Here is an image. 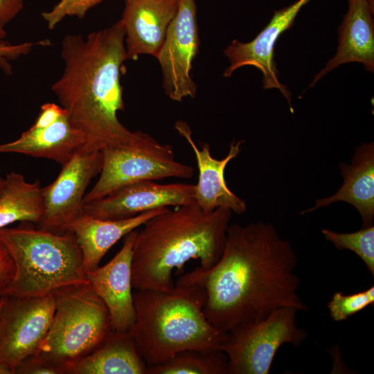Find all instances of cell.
<instances>
[{
  "label": "cell",
  "instance_id": "cell-1",
  "mask_svg": "<svg viewBox=\"0 0 374 374\" xmlns=\"http://www.w3.org/2000/svg\"><path fill=\"white\" fill-rule=\"evenodd\" d=\"M296 253L271 223L229 225L217 262L185 275L204 290V314L217 330L228 332L289 307L307 310L298 294Z\"/></svg>",
  "mask_w": 374,
  "mask_h": 374
},
{
  "label": "cell",
  "instance_id": "cell-2",
  "mask_svg": "<svg viewBox=\"0 0 374 374\" xmlns=\"http://www.w3.org/2000/svg\"><path fill=\"white\" fill-rule=\"evenodd\" d=\"M125 29L121 20L86 37L69 34L62 41V76L51 86L61 106L85 136L84 148L101 151L134 141L118 120L124 109L121 77L127 60Z\"/></svg>",
  "mask_w": 374,
  "mask_h": 374
},
{
  "label": "cell",
  "instance_id": "cell-3",
  "mask_svg": "<svg viewBox=\"0 0 374 374\" xmlns=\"http://www.w3.org/2000/svg\"><path fill=\"white\" fill-rule=\"evenodd\" d=\"M231 215L228 208L208 211L193 202L148 220L132 248L133 289L169 291L174 270L190 260H199L204 269L213 267L223 252Z\"/></svg>",
  "mask_w": 374,
  "mask_h": 374
},
{
  "label": "cell",
  "instance_id": "cell-4",
  "mask_svg": "<svg viewBox=\"0 0 374 374\" xmlns=\"http://www.w3.org/2000/svg\"><path fill=\"white\" fill-rule=\"evenodd\" d=\"M135 321L129 332L148 366L164 363L185 350H221L227 332L206 318L204 288L185 274L169 291L133 292Z\"/></svg>",
  "mask_w": 374,
  "mask_h": 374
},
{
  "label": "cell",
  "instance_id": "cell-5",
  "mask_svg": "<svg viewBox=\"0 0 374 374\" xmlns=\"http://www.w3.org/2000/svg\"><path fill=\"white\" fill-rule=\"evenodd\" d=\"M30 222L0 229L15 264V276L1 296H40L89 283L73 232L52 233Z\"/></svg>",
  "mask_w": 374,
  "mask_h": 374
},
{
  "label": "cell",
  "instance_id": "cell-6",
  "mask_svg": "<svg viewBox=\"0 0 374 374\" xmlns=\"http://www.w3.org/2000/svg\"><path fill=\"white\" fill-rule=\"evenodd\" d=\"M53 295L52 321L37 354L61 374H71L111 330L109 313L89 283L61 287Z\"/></svg>",
  "mask_w": 374,
  "mask_h": 374
},
{
  "label": "cell",
  "instance_id": "cell-7",
  "mask_svg": "<svg viewBox=\"0 0 374 374\" xmlns=\"http://www.w3.org/2000/svg\"><path fill=\"white\" fill-rule=\"evenodd\" d=\"M100 152V177L85 194L82 204L103 198L130 184L169 177L186 179L194 175L193 166L175 159L171 145L162 144L141 131L134 141L107 147Z\"/></svg>",
  "mask_w": 374,
  "mask_h": 374
},
{
  "label": "cell",
  "instance_id": "cell-8",
  "mask_svg": "<svg viewBox=\"0 0 374 374\" xmlns=\"http://www.w3.org/2000/svg\"><path fill=\"white\" fill-rule=\"evenodd\" d=\"M293 308L274 310L264 319L241 325L226 334L221 350L228 359V374H268L279 348L299 346L307 332L296 325Z\"/></svg>",
  "mask_w": 374,
  "mask_h": 374
},
{
  "label": "cell",
  "instance_id": "cell-9",
  "mask_svg": "<svg viewBox=\"0 0 374 374\" xmlns=\"http://www.w3.org/2000/svg\"><path fill=\"white\" fill-rule=\"evenodd\" d=\"M0 365L13 374L16 366L37 354L55 311L53 294L40 296H1Z\"/></svg>",
  "mask_w": 374,
  "mask_h": 374
},
{
  "label": "cell",
  "instance_id": "cell-10",
  "mask_svg": "<svg viewBox=\"0 0 374 374\" xmlns=\"http://www.w3.org/2000/svg\"><path fill=\"white\" fill-rule=\"evenodd\" d=\"M62 167L57 178L42 187L44 211L36 225L57 233L70 231L71 224L80 215L86 189L101 170V152L82 147Z\"/></svg>",
  "mask_w": 374,
  "mask_h": 374
},
{
  "label": "cell",
  "instance_id": "cell-11",
  "mask_svg": "<svg viewBox=\"0 0 374 374\" xmlns=\"http://www.w3.org/2000/svg\"><path fill=\"white\" fill-rule=\"evenodd\" d=\"M195 0H180L170 23L157 58L163 73L165 93L172 100L194 98L197 85L190 76L192 64L199 50Z\"/></svg>",
  "mask_w": 374,
  "mask_h": 374
},
{
  "label": "cell",
  "instance_id": "cell-12",
  "mask_svg": "<svg viewBox=\"0 0 374 374\" xmlns=\"http://www.w3.org/2000/svg\"><path fill=\"white\" fill-rule=\"evenodd\" d=\"M195 202V185L142 181L121 187L99 199L82 204L81 213L103 220H122L169 206Z\"/></svg>",
  "mask_w": 374,
  "mask_h": 374
},
{
  "label": "cell",
  "instance_id": "cell-13",
  "mask_svg": "<svg viewBox=\"0 0 374 374\" xmlns=\"http://www.w3.org/2000/svg\"><path fill=\"white\" fill-rule=\"evenodd\" d=\"M310 1L298 0L287 7L275 11L268 24L252 41L247 43L235 39L232 41L224 50V55L230 61L224 76H231L236 69L244 66H256L263 75L264 88L278 89L287 100L293 113L291 94L278 80L274 60V48L279 36L292 26L301 8Z\"/></svg>",
  "mask_w": 374,
  "mask_h": 374
},
{
  "label": "cell",
  "instance_id": "cell-14",
  "mask_svg": "<svg viewBox=\"0 0 374 374\" xmlns=\"http://www.w3.org/2000/svg\"><path fill=\"white\" fill-rule=\"evenodd\" d=\"M138 230L124 236L120 251L105 265L86 273L89 284L105 304L112 329L127 332L135 321L132 256Z\"/></svg>",
  "mask_w": 374,
  "mask_h": 374
},
{
  "label": "cell",
  "instance_id": "cell-15",
  "mask_svg": "<svg viewBox=\"0 0 374 374\" xmlns=\"http://www.w3.org/2000/svg\"><path fill=\"white\" fill-rule=\"evenodd\" d=\"M175 129L189 143L194 151L199 177L195 185V200L204 211H213L220 207L229 208L237 214L245 212V202L234 194L227 186L224 179V170L228 163L240 152L244 141H233L227 155L217 159L212 157L211 147L208 143L199 148L192 138V131L186 122L179 121Z\"/></svg>",
  "mask_w": 374,
  "mask_h": 374
},
{
  "label": "cell",
  "instance_id": "cell-16",
  "mask_svg": "<svg viewBox=\"0 0 374 374\" xmlns=\"http://www.w3.org/2000/svg\"><path fill=\"white\" fill-rule=\"evenodd\" d=\"M180 0H125L121 21L127 59L141 54L157 57Z\"/></svg>",
  "mask_w": 374,
  "mask_h": 374
},
{
  "label": "cell",
  "instance_id": "cell-17",
  "mask_svg": "<svg viewBox=\"0 0 374 374\" xmlns=\"http://www.w3.org/2000/svg\"><path fill=\"white\" fill-rule=\"evenodd\" d=\"M373 0H348V8L339 28L335 55L316 75L310 84L342 64L360 62L366 70L374 69Z\"/></svg>",
  "mask_w": 374,
  "mask_h": 374
},
{
  "label": "cell",
  "instance_id": "cell-18",
  "mask_svg": "<svg viewBox=\"0 0 374 374\" xmlns=\"http://www.w3.org/2000/svg\"><path fill=\"white\" fill-rule=\"evenodd\" d=\"M339 168L344 181L338 191L332 196L317 199L312 208L303 210L301 215L336 202H345L358 211L363 222L362 227L372 226L374 218V143L361 144L355 149L351 163H341Z\"/></svg>",
  "mask_w": 374,
  "mask_h": 374
},
{
  "label": "cell",
  "instance_id": "cell-19",
  "mask_svg": "<svg viewBox=\"0 0 374 374\" xmlns=\"http://www.w3.org/2000/svg\"><path fill=\"white\" fill-rule=\"evenodd\" d=\"M85 143L82 130L69 114L42 128L30 127L16 140L0 144V153H17L64 166Z\"/></svg>",
  "mask_w": 374,
  "mask_h": 374
},
{
  "label": "cell",
  "instance_id": "cell-20",
  "mask_svg": "<svg viewBox=\"0 0 374 374\" xmlns=\"http://www.w3.org/2000/svg\"><path fill=\"white\" fill-rule=\"evenodd\" d=\"M166 208H157L122 220H103L80 214L70 225L82 255L85 273L96 269L106 253L121 238L142 226Z\"/></svg>",
  "mask_w": 374,
  "mask_h": 374
},
{
  "label": "cell",
  "instance_id": "cell-21",
  "mask_svg": "<svg viewBox=\"0 0 374 374\" xmlns=\"http://www.w3.org/2000/svg\"><path fill=\"white\" fill-rule=\"evenodd\" d=\"M148 365L129 332L111 328L101 344L71 374H146Z\"/></svg>",
  "mask_w": 374,
  "mask_h": 374
},
{
  "label": "cell",
  "instance_id": "cell-22",
  "mask_svg": "<svg viewBox=\"0 0 374 374\" xmlns=\"http://www.w3.org/2000/svg\"><path fill=\"white\" fill-rule=\"evenodd\" d=\"M43 211L39 182L27 181L19 172L7 174L0 190V229L16 222L37 225L42 220Z\"/></svg>",
  "mask_w": 374,
  "mask_h": 374
},
{
  "label": "cell",
  "instance_id": "cell-23",
  "mask_svg": "<svg viewBox=\"0 0 374 374\" xmlns=\"http://www.w3.org/2000/svg\"><path fill=\"white\" fill-rule=\"evenodd\" d=\"M228 359L220 350H185L167 362L148 366L146 374H226Z\"/></svg>",
  "mask_w": 374,
  "mask_h": 374
},
{
  "label": "cell",
  "instance_id": "cell-24",
  "mask_svg": "<svg viewBox=\"0 0 374 374\" xmlns=\"http://www.w3.org/2000/svg\"><path fill=\"white\" fill-rule=\"evenodd\" d=\"M325 238L339 250H350L364 262L374 276V226L362 227L353 233H337L323 229Z\"/></svg>",
  "mask_w": 374,
  "mask_h": 374
},
{
  "label": "cell",
  "instance_id": "cell-25",
  "mask_svg": "<svg viewBox=\"0 0 374 374\" xmlns=\"http://www.w3.org/2000/svg\"><path fill=\"white\" fill-rule=\"evenodd\" d=\"M374 303V287L351 294L335 292L327 303L329 313L335 321H343Z\"/></svg>",
  "mask_w": 374,
  "mask_h": 374
},
{
  "label": "cell",
  "instance_id": "cell-26",
  "mask_svg": "<svg viewBox=\"0 0 374 374\" xmlns=\"http://www.w3.org/2000/svg\"><path fill=\"white\" fill-rule=\"evenodd\" d=\"M102 0H60L48 12H42V16L52 30L66 16H76L83 19L87 11L100 3Z\"/></svg>",
  "mask_w": 374,
  "mask_h": 374
},
{
  "label": "cell",
  "instance_id": "cell-27",
  "mask_svg": "<svg viewBox=\"0 0 374 374\" xmlns=\"http://www.w3.org/2000/svg\"><path fill=\"white\" fill-rule=\"evenodd\" d=\"M6 33L4 27L0 26V39L6 37ZM50 44L48 39L42 40L36 42H27L17 44H11L8 42H0V68L6 73L11 74L12 67L10 64V60H15L21 55H25L31 51L35 45Z\"/></svg>",
  "mask_w": 374,
  "mask_h": 374
},
{
  "label": "cell",
  "instance_id": "cell-28",
  "mask_svg": "<svg viewBox=\"0 0 374 374\" xmlns=\"http://www.w3.org/2000/svg\"><path fill=\"white\" fill-rule=\"evenodd\" d=\"M13 374H61L53 365L38 354L23 359L13 371Z\"/></svg>",
  "mask_w": 374,
  "mask_h": 374
},
{
  "label": "cell",
  "instance_id": "cell-29",
  "mask_svg": "<svg viewBox=\"0 0 374 374\" xmlns=\"http://www.w3.org/2000/svg\"><path fill=\"white\" fill-rule=\"evenodd\" d=\"M67 114V111L62 106L52 103H45L41 106L40 112L31 127L34 128L48 127Z\"/></svg>",
  "mask_w": 374,
  "mask_h": 374
},
{
  "label": "cell",
  "instance_id": "cell-30",
  "mask_svg": "<svg viewBox=\"0 0 374 374\" xmlns=\"http://www.w3.org/2000/svg\"><path fill=\"white\" fill-rule=\"evenodd\" d=\"M15 271L13 260L0 238V296L12 282Z\"/></svg>",
  "mask_w": 374,
  "mask_h": 374
},
{
  "label": "cell",
  "instance_id": "cell-31",
  "mask_svg": "<svg viewBox=\"0 0 374 374\" xmlns=\"http://www.w3.org/2000/svg\"><path fill=\"white\" fill-rule=\"evenodd\" d=\"M24 0H0V26L6 24L13 19L22 10Z\"/></svg>",
  "mask_w": 374,
  "mask_h": 374
},
{
  "label": "cell",
  "instance_id": "cell-32",
  "mask_svg": "<svg viewBox=\"0 0 374 374\" xmlns=\"http://www.w3.org/2000/svg\"><path fill=\"white\" fill-rule=\"evenodd\" d=\"M0 374H12V372L8 368L0 365Z\"/></svg>",
  "mask_w": 374,
  "mask_h": 374
},
{
  "label": "cell",
  "instance_id": "cell-33",
  "mask_svg": "<svg viewBox=\"0 0 374 374\" xmlns=\"http://www.w3.org/2000/svg\"><path fill=\"white\" fill-rule=\"evenodd\" d=\"M3 182H4V178L0 176V190L2 188V186L3 185Z\"/></svg>",
  "mask_w": 374,
  "mask_h": 374
},
{
  "label": "cell",
  "instance_id": "cell-34",
  "mask_svg": "<svg viewBox=\"0 0 374 374\" xmlns=\"http://www.w3.org/2000/svg\"><path fill=\"white\" fill-rule=\"evenodd\" d=\"M3 296H0V312H1L2 305H3Z\"/></svg>",
  "mask_w": 374,
  "mask_h": 374
}]
</instances>
